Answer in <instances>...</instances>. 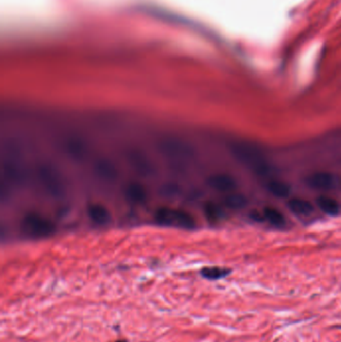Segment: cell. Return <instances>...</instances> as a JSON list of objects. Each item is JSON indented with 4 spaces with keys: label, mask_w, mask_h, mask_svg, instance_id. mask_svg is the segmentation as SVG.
Here are the masks:
<instances>
[{
    "label": "cell",
    "mask_w": 341,
    "mask_h": 342,
    "mask_svg": "<svg viewBox=\"0 0 341 342\" xmlns=\"http://www.w3.org/2000/svg\"><path fill=\"white\" fill-rule=\"evenodd\" d=\"M229 149L237 161L250 169L255 174L259 176L270 175L271 170L270 163L261 150L253 144L238 141L230 144Z\"/></svg>",
    "instance_id": "cell-1"
},
{
    "label": "cell",
    "mask_w": 341,
    "mask_h": 342,
    "mask_svg": "<svg viewBox=\"0 0 341 342\" xmlns=\"http://www.w3.org/2000/svg\"><path fill=\"white\" fill-rule=\"evenodd\" d=\"M154 218L158 224L164 226H176L183 229H194L196 227L195 218L182 209L160 207L156 210Z\"/></svg>",
    "instance_id": "cell-2"
},
{
    "label": "cell",
    "mask_w": 341,
    "mask_h": 342,
    "mask_svg": "<svg viewBox=\"0 0 341 342\" xmlns=\"http://www.w3.org/2000/svg\"><path fill=\"white\" fill-rule=\"evenodd\" d=\"M20 228L23 233L33 238L48 237L55 232V225L49 218L34 212L22 218Z\"/></svg>",
    "instance_id": "cell-3"
},
{
    "label": "cell",
    "mask_w": 341,
    "mask_h": 342,
    "mask_svg": "<svg viewBox=\"0 0 341 342\" xmlns=\"http://www.w3.org/2000/svg\"><path fill=\"white\" fill-rule=\"evenodd\" d=\"M38 180L43 190L50 196L59 198L65 194V185L61 174L51 165H41L37 171Z\"/></svg>",
    "instance_id": "cell-4"
},
{
    "label": "cell",
    "mask_w": 341,
    "mask_h": 342,
    "mask_svg": "<svg viewBox=\"0 0 341 342\" xmlns=\"http://www.w3.org/2000/svg\"><path fill=\"white\" fill-rule=\"evenodd\" d=\"M158 149L162 154L173 160H187L193 156L191 145L177 138H166L158 144Z\"/></svg>",
    "instance_id": "cell-5"
},
{
    "label": "cell",
    "mask_w": 341,
    "mask_h": 342,
    "mask_svg": "<svg viewBox=\"0 0 341 342\" xmlns=\"http://www.w3.org/2000/svg\"><path fill=\"white\" fill-rule=\"evenodd\" d=\"M336 177L328 171H316L309 174L306 178V185L315 190L327 191L335 187Z\"/></svg>",
    "instance_id": "cell-6"
},
{
    "label": "cell",
    "mask_w": 341,
    "mask_h": 342,
    "mask_svg": "<svg viewBox=\"0 0 341 342\" xmlns=\"http://www.w3.org/2000/svg\"><path fill=\"white\" fill-rule=\"evenodd\" d=\"M207 185L218 192L230 193L237 187V182L234 177L226 173H216L210 175L206 180Z\"/></svg>",
    "instance_id": "cell-7"
},
{
    "label": "cell",
    "mask_w": 341,
    "mask_h": 342,
    "mask_svg": "<svg viewBox=\"0 0 341 342\" xmlns=\"http://www.w3.org/2000/svg\"><path fill=\"white\" fill-rule=\"evenodd\" d=\"M128 162L130 166L141 176H149L154 172V168L148 157L138 150H132L128 154Z\"/></svg>",
    "instance_id": "cell-8"
},
{
    "label": "cell",
    "mask_w": 341,
    "mask_h": 342,
    "mask_svg": "<svg viewBox=\"0 0 341 342\" xmlns=\"http://www.w3.org/2000/svg\"><path fill=\"white\" fill-rule=\"evenodd\" d=\"M87 215L94 224L100 226L106 225L111 220V215L107 208L100 203L90 204L87 208Z\"/></svg>",
    "instance_id": "cell-9"
},
{
    "label": "cell",
    "mask_w": 341,
    "mask_h": 342,
    "mask_svg": "<svg viewBox=\"0 0 341 342\" xmlns=\"http://www.w3.org/2000/svg\"><path fill=\"white\" fill-rule=\"evenodd\" d=\"M288 208L291 212L298 216H310L314 212L313 204L303 198H291L288 202Z\"/></svg>",
    "instance_id": "cell-10"
},
{
    "label": "cell",
    "mask_w": 341,
    "mask_h": 342,
    "mask_svg": "<svg viewBox=\"0 0 341 342\" xmlns=\"http://www.w3.org/2000/svg\"><path fill=\"white\" fill-rule=\"evenodd\" d=\"M125 195L129 201L135 204H140L146 201L147 191L141 183L131 182L126 187Z\"/></svg>",
    "instance_id": "cell-11"
},
{
    "label": "cell",
    "mask_w": 341,
    "mask_h": 342,
    "mask_svg": "<svg viewBox=\"0 0 341 342\" xmlns=\"http://www.w3.org/2000/svg\"><path fill=\"white\" fill-rule=\"evenodd\" d=\"M95 172L98 177H100L102 180H106V181H113L116 178V175H117L114 165L105 159L96 162Z\"/></svg>",
    "instance_id": "cell-12"
},
{
    "label": "cell",
    "mask_w": 341,
    "mask_h": 342,
    "mask_svg": "<svg viewBox=\"0 0 341 342\" xmlns=\"http://www.w3.org/2000/svg\"><path fill=\"white\" fill-rule=\"evenodd\" d=\"M316 204L318 208L327 215L336 216L340 212V206L334 198L324 195L319 196L316 199Z\"/></svg>",
    "instance_id": "cell-13"
},
{
    "label": "cell",
    "mask_w": 341,
    "mask_h": 342,
    "mask_svg": "<svg viewBox=\"0 0 341 342\" xmlns=\"http://www.w3.org/2000/svg\"><path fill=\"white\" fill-rule=\"evenodd\" d=\"M266 189L271 195L276 198L288 197L291 191L286 182L278 179H270L266 183Z\"/></svg>",
    "instance_id": "cell-14"
},
{
    "label": "cell",
    "mask_w": 341,
    "mask_h": 342,
    "mask_svg": "<svg viewBox=\"0 0 341 342\" xmlns=\"http://www.w3.org/2000/svg\"><path fill=\"white\" fill-rule=\"evenodd\" d=\"M248 201L247 198L245 197L243 194L241 193H237V192H230L227 193L224 198H223V204L232 210H239L244 208L247 205Z\"/></svg>",
    "instance_id": "cell-15"
},
{
    "label": "cell",
    "mask_w": 341,
    "mask_h": 342,
    "mask_svg": "<svg viewBox=\"0 0 341 342\" xmlns=\"http://www.w3.org/2000/svg\"><path fill=\"white\" fill-rule=\"evenodd\" d=\"M263 215H264V218L274 227L281 228V227L285 226V224H286V220H285L284 215L278 209H276L274 207H270V206L265 207L263 209Z\"/></svg>",
    "instance_id": "cell-16"
},
{
    "label": "cell",
    "mask_w": 341,
    "mask_h": 342,
    "mask_svg": "<svg viewBox=\"0 0 341 342\" xmlns=\"http://www.w3.org/2000/svg\"><path fill=\"white\" fill-rule=\"evenodd\" d=\"M231 273V269L219 266H209L200 270V274L203 278L208 280H218L228 276Z\"/></svg>",
    "instance_id": "cell-17"
},
{
    "label": "cell",
    "mask_w": 341,
    "mask_h": 342,
    "mask_svg": "<svg viewBox=\"0 0 341 342\" xmlns=\"http://www.w3.org/2000/svg\"><path fill=\"white\" fill-rule=\"evenodd\" d=\"M204 214L210 222H218L223 217V211L219 205L213 202H207L204 205Z\"/></svg>",
    "instance_id": "cell-18"
},
{
    "label": "cell",
    "mask_w": 341,
    "mask_h": 342,
    "mask_svg": "<svg viewBox=\"0 0 341 342\" xmlns=\"http://www.w3.org/2000/svg\"><path fill=\"white\" fill-rule=\"evenodd\" d=\"M67 151L70 154V156L76 159H81L84 155V146L81 142L76 141V140H71L67 143Z\"/></svg>",
    "instance_id": "cell-19"
},
{
    "label": "cell",
    "mask_w": 341,
    "mask_h": 342,
    "mask_svg": "<svg viewBox=\"0 0 341 342\" xmlns=\"http://www.w3.org/2000/svg\"><path fill=\"white\" fill-rule=\"evenodd\" d=\"M115 342H127V341H125V340H118V341H115Z\"/></svg>",
    "instance_id": "cell-20"
},
{
    "label": "cell",
    "mask_w": 341,
    "mask_h": 342,
    "mask_svg": "<svg viewBox=\"0 0 341 342\" xmlns=\"http://www.w3.org/2000/svg\"><path fill=\"white\" fill-rule=\"evenodd\" d=\"M339 328H340V329H341V326H339Z\"/></svg>",
    "instance_id": "cell-21"
}]
</instances>
